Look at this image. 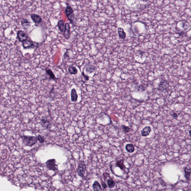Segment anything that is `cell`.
I'll use <instances>...</instances> for the list:
<instances>
[{
	"label": "cell",
	"mask_w": 191,
	"mask_h": 191,
	"mask_svg": "<svg viewBox=\"0 0 191 191\" xmlns=\"http://www.w3.org/2000/svg\"><path fill=\"white\" fill-rule=\"evenodd\" d=\"M23 143L26 146L32 147L37 143L38 139L37 137L33 136H21Z\"/></svg>",
	"instance_id": "1"
},
{
	"label": "cell",
	"mask_w": 191,
	"mask_h": 191,
	"mask_svg": "<svg viewBox=\"0 0 191 191\" xmlns=\"http://www.w3.org/2000/svg\"><path fill=\"white\" fill-rule=\"evenodd\" d=\"M65 12L70 23L73 24L74 20V14L73 10L71 6H68L66 7Z\"/></svg>",
	"instance_id": "2"
},
{
	"label": "cell",
	"mask_w": 191,
	"mask_h": 191,
	"mask_svg": "<svg viewBox=\"0 0 191 191\" xmlns=\"http://www.w3.org/2000/svg\"><path fill=\"white\" fill-rule=\"evenodd\" d=\"M86 169V165L83 161H80L78 167L77 172L79 176L81 177L84 176Z\"/></svg>",
	"instance_id": "3"
},
{
	"label": "cell",
	"mask_w": 191,
	"mask_h": 191,
	"mask_svg": "<svg viewBox=\"0 0 191 191\" xmlns=\"http://www.w3.org/2000/svg\"><path fill=\"white\" fill-rule=\"evenodd\" d=\"M40 124L43 127L49 129L51 128V121L45 116L42 117L40 120Z\"/></svg>",
	"instance_id": "4"
},
{
	"label": "cell",
	"mask_w": 191,
	"mask_h": 191,
	"mask_svg": "<svg viewBox=\"0 0 191 191\" xmlns=\"http://www.w3.org/2000/svg\"><path fill=\"white\" fill-rule=\"evenodd\" d=\"M46 165L47 168L50 170L55 171L57 170L56 160L54 159H51L48 160L46 163Z\"/></svg>",
	"instance_id": "5"
},
{
	"label": "cell",
	"mask_w": 191,
	"mask_h": 191,
	"mask_svg": "<svg viewBox=\"0 0 191 191\" xmlns=\"http://www.w3.org/2000/svg\"><path fill=\"white\" fill-rule=\"evenodd\" d=\"M17 35L18 39L20 42H23L28 39V35L24 31L19 30L17 32Z\"/></svg>",
	"instance_id": "6"
},
{
	"label": "cell",
	"mask_w": 191,
	"mask_h": 191,
	"mask_svg": "<svg viewBox=\"0 0 191 191\" xmlns=\"http://www.w3.org/2000/svg\"><path fill=\"white\" fill-rule=\"evenodd\" d=\"M63 35L66 39H69L70 35V27L69 23H66L65 24Z\"/></svg>",
	"instance_id": "7"
},
{
	"label": "cell",
	"mask_w": 191,
	"mask_h": 191,
	"mask_svg": "<svg viewBox=\"0 0 191 191\" xmlns=\"http://www.w3.org/2000/svg\"><path fill=\"white\" fill-rule=\"evenodd\" d=\"M23 46L24 49H33L34 47L33 43L30 40H27L23 43Z\"/></svg>",
	"instance_id": "8"
},
{
	"label": "cell",
	"mask_w": 191,
	"mask_h": 191,
	"mask_svg": "<svg viewBox=\"0 0 191 191\" xmlns=\"http://www.w3.org/2000/svg\"><path fill=\"white\" fill-rule=\"evenodd\" d=\"M152 131V128L150 126H146L141 131V134L143 137H146L149 135Z\"/></svg>",
	"instance_id": "9"
},
{
	"label": "cell",
	"mask_w": 191,
	"mask_h": 191,
	"mask_svg": "<svg viewBox=\"0 0 191 191\" xmlns=\"http://www.w3.org/2000/svg\"><path fill=\"white\" fill-rule=\"evenodd\" d=\"M31 18L36 24H39L42 22V19L39 15L33 14L30 15Z\"/></svg>",
	"instance_id": "10"
},
{
	"label": "cell",
	"mask_w": 191,
	"mask_h": 191,
	"mask_svg": "<svg viewBox=\"0 0 191 191\" xmlns=\"http://www.w3.org/2000/svg\"><path fill=\"white\" fill-rule=\"evenodd\" d=\"M78 98V96L76 93V89H72L71 92V100L73 102H76L77 101Z\"/></svg>",
	"instance_id": "11"
},
{
	"label": "cell",
	"mask_w": 191,
	"mask_h": 191,
	"mask_svg": "<svg viewBox=\"0 0 191 191\" xmlns=\"http://www.w3.org/2000/svg\"><path fill=\"white\" fill-rule=\"evenodd\" d=\"M93 190L94 191H102L101 185L98 181H95L92 185Z\"/></svg>",
	"instance_id": "12"
},
{
	"label": "cell",
	"mask_w": 191,
	"mask_h": 191,
	"mask_svg": "<svg viewBox=\"0 0 191 191\" xmlns=\"http://www.w3.org/2000/svg\"><path fill=\"white\" fill-rule=\"evenodd\" d=\"M118 34L121 39L124 40L126 37V34L123 29L121 27H118Z\"/></svg>",
	"instance_id": "13"
},
{
	"label": "cell",
	"mask_w": 191,
	"mask_h": 191,
	"mask_svg": "<svg viewBox=\"0 0 191 191\" xmlns=\"http://www.w3.org/2000/svg\"><path fill=\"white\" fill-rule=\"evenodd\" d=\"M45 71H46L47 74L49 76L50 78L53 80H56V78L55 76L53 73V71L49 68L48 67L46 68L45 69Z\"/></svg>",
	"instance_id": "14"
},
{
	"label": "cell",
	"mask_w": 191,
	"mask_h": 191,
	"mask_svg": "<svg viewBox=\"0 0 191 191\" xmlns=\"http://www.w3.org/2000/svg\"><path fill=\"white\" fill-rule=\"evenodd\" d=\"M125 149L127 152L130 153H133L135 150V147L132 144H128L125 146Z\"/></svg>",
	"instance_id": "15"
},
{
	"label": "cell",
	"mask_w": 191,
	"mask_h": 191,
	"mask_svg": "<svg viewBox=\"0 0 191 191\" xmlns=\"http://www.w3.org/2000/svg\"><path fill=\"white\" fill-rule=\"evenodd\" d=\"M21 25L24 28H27L30 26V23L28 19L24 18L21 21Z\"/></svg>",
	"instance_id": "16"
},
{
	"label": "cell",
	"mask_w": 191,
	"mask_h": 191,
	"mask_svg": "<svg viewBox=\"0 0 191 191\" xmlns=\"http://www.w3.org/2000/svg\"><path fill=\"white\" fill-rule=\"evenodd\" d=\"M167 87V83L165 81H161L159 85L158 89L159 90H165Z\"/></svg>",
	"instance_id": "17"
},
{
	"label": "cell",
	"mask_w": 191,
	"mask_h": 191,
	"mask_svg": "<svg viewBox=\"0 0 191 191\" xmlns=\"http://www.w3.org/2000/svg\"><path fill=\"white\" fill-rule=\"evenodd\" d=\"M57 26L58 27L59 29L62 32H64L65 25L64 21L62 20H61L59 21Z\"/></svg>",
	"instance_id": "18"
},
{
	"label": "cell",
	"mask_w": 191,
	"mask_h": 191,
	"mask_svg": "<svg viewBox=\"0 0 191 191\" xmlns=\"http://www.w3.org/2000/svg\"><path fill=\"white\" fill-rule=\"evenodd\" d=\"M116 166L120 168L122 170H124L126 168L123 160H120L117 161L116 163Z\"/></svg>",
	"instance_id": "19"
},
{
	"label": "cell",
	"mask_w": 191,
	"mask_h": 191,
	"mask_svg": "<svg viewBox=\"0 0 191 191\" xmlns=\"http://www.w3.org/2000/svg\"><path fill=\"white\" fill-rule=\"evenodd\" d=\"M69 71L70 74L76 75L78 73V70L75 67H70L69 68Z\"/></svg>",
	"instance_id": "20"
},
{
	"label": "cell",
	"mask_w": 191,
	"mask_h": 191,
	"mask_svg": "<svg viewBox=\"0 0 191 191\" xmlns=\"http://www.w3.org/2000/svg\"><path fill=\"white\" fill-rule=\"evenodd\" d=\"M107 183L108 187L109 188H113L115 185V183L114 181L111 178H109L107 180Z\"/></svg>",
	"instance_id": "21"
},
{
	"label": "cell",
	"mask_w": 191,
	"mask_h": 191,
	"mask_svg": "<svg viewBox=\"0 0 191 191\" xmlns=\"http://www.w3.org/2000/svg\"><path fill=\"white\" fill-rule=\"evenodd\" d=\"M95 70V67L92 65H90L86 68V71L87 73H91L93 72Z\"/></svg>",
	"instance_id": "22"
},
{
	"label": "cell",
	"mask_w": 191,
	"mask_h": 191,
	"mask_svg": "<svg viewBox=\"0 0 191 191\" xmlns=\"http://www.w3.org/2000/svg\"><path fill=\"white\" fill-rule=\"evenodd\" d=\"M37 137L38 138V140L39 141L40 143H43L45 142V138L43 136L40 134H38Z\"/></svg>",
	"instance_id": "23"
},
{
	"label": "cell",
	"mask_w": 191,
	"mask_h": 191,
	"mask_svg": "<svg viewBox=\"0 0 191 191\" xmlns=\"http://www.w3.org/2000/svg\"><path fill=\"white\" fill-rule=\"evenodd\" d=\"M121 127L122 129L123 130L125 133H128L130 131V128L128 126H125L124 125H121Z\"/></svg>",
	"instance_id": "24"
},
{
	"label": "cell",
	"mask_w": 191,
	"mask_h": 191,
	"mask_svg": "<svg viewBox=\"0 0 191 191\" xmlns=\"http://www.w3.org/2000/svg\"><path fill=\"white\" fill-rule=\"evenodd\" d=\"M82 75L84 77V78L85 80V81H87L89 80V77L88 76H86V75L84 74V71L82 72Z\"/></svg>",
	"instance_id": "25"
},
{
	"label": "cell",
	"mask_w": 191,
	"mask_h": 191,
	"mask_svg": "<svg viewBox=\"0 0 191 191\" xmlns=\"http://www.w3.org/2000/svg\"><path fill=\"white\" fill-rule=\"evenodd\" d=\"M102 185L104 189H105L107 188V185L105 182H102Z\"/></svg>",
	"instance_id": "26"
},
{
	"label": "cell",
	"mask_w": 191,
	"mask_h": 191,
	"mask_svg": "<svg viewBox=\"0 0 191 191\" xmlns=\"http://www.w3.org/2000/svg\"><path fill=\"white\" fill-rule=\"evenodd\" d=\"M171 115L173 117H174V118H177V117H178V115H177V114L176 113H174Z\"/></svg>",
	"instance_id": "27"
},
{
	"label": "cell",
	"mask_w": 191,
	"mask_h": 191,
	"mask_svg": "<svg viewBox=\"0 0 191 191\" xmlns=\"http://www.w3.org/2000/svg\"><path fill=\"white\" fill-rule=\"evenodd\" d=\"M189 133L190 136L191 137V130H190L189 131Z\"/></svg>",
	"instance_id": "28"
}]
</instances>
